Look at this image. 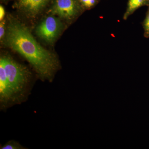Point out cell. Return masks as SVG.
Instances as JSON below:
<instances>
[{
    "label": "cell",
    "instance_id": "6da1fadb",
    "mask_svg": "<svg viewBox=\"0 0 149 149\" xmlns=\"http://www.w3.org/2000/svg\"><path fill=\"white\" fill-rule=\"evenodd\" d=\"M6 42L24 57L42 79L52 80L58 66L56 56L39 45L23 24L15 20L9 22Z\"/></svg>",
    "mask_w": 149,
    "mask_h": 149
},
{
    "label": "cell",
    "instance_id": "7a4b0ae2",
    "mask_svg": "<svg viewBox=\"0 0 149 149\" xmlns=\"http://www.w3.org/2000/svg\"><path fill=\"white\" fill-rule=\"evenodd\" d=\"M1 60L3 63L9 84L15 100L19 95H22L28 85L29 71L10 57H2Z\"/></svg>",
    "mask_w": 149,
    "mask_h": 149
},
{
    "label": "cell",
    "instance_id": "3957f363",
    "mask_svg": "<svg viewBox=\"0 0 149 149\" xmlns=\"http://www.w3.org/2000/svg\"><path fill=\"white\" fill-rule=\"evenodd\" d=\"M84 10L79 0H55L51 11L61 18L71 21Z\"/></svg>",
    "mask_w": 149,
    "mask_h": 149
},
{
    "label": "cell",
    "instance_id": "277c9868",
    "mask_svg": "<svg viewBox=\"0 0 149 149\" xmlns=\"http://www.w3.org/2000/svg\"><path fill=\"white\" fill-rule=\"evenodd\" d=\"M62 28L60 20L55 16H50L45 19L37 27L36 33L43 40L52 43L58 36Z\"/></svg>",
    "mask_w": 149,
    "mask_h": 149
},
{
    "label": "cell",
    "instance_id": "5b68a950",
    "mask_svg": "<svg viewBox=\"0 0 149 149\" xmlns=\"http://www.w3.org/2000/svg\"><path fill=\"white\" fill-rule=\"evenodd\" d=\"M0 100L1 103L14 102L13 93L9 84L2 61L0 59Z\"/></svg>",
    "mask_w": 149,
    "mask_h": 149
},
{
    "label": "cell",
    "instance_id": "8992f818",
    "mask_svg": "<svg viewBox=\"0 0 149 149\" xmlns=\"http://www.w3.org/2000/svg\"><path fill=\"white\" fill-rule=\"evenodd\" d=\"M49 0H18V4L25 12L35 15L42 10Z\"/></svg>",
    "mask_w": 149,
    "mask_h": 149
},
{
    "label": "cell",
    "instance_id": "52a82bcc",
    "mask_svg": "<svg viewBox=\"0 0 149 149\" xmlns=\"http://www.w3.org/2000/svg\"><path fill=\"white\" fill-rule=\"evenodd\" d=\"M149 0H128L127 8L123 15V19L126 20L136 10L144 6H148Z\"/></svg>",
    "mask_w": 149,
    "mask_h": 149
},
{
    "label": "cell",
    "instance_id": "ba28073f",
    "mask_svg": "<svg viewBox=\"0 0 149 149\" xmlns=\"http://www.w3.org/2000/svg\"><path fill=\"white\" fill-rule=\"evenodd\" d=\"M144 29V36L145 38H149V10L148 9L146 16L142 23Z\"/></svg>",
    "mask_w": 149,
    "mask_h": 149
},
{
    "label": "cell",
    "instance_id": "9c48e42d",
    "mask_svg": "<svg viewBox=\"0 0 149 149\" xmlns=\"http://www.w3.org/2000/svg\"><path fill=\"white\" fill-rule=\"evenodd\" d=\"M84 9H90L97 5L100 0H79Z\"/></svg>",
    "mask_w": 149,
    "mask_h": 149
},
{
    "label": "cell",
    "instance_id": "30bf717a",
    "mask_svg": "<svg viewBox=\"0 0 149 149\" xmlns=\"http://www.w3.org/2000/svg\"><path fill=\"white\" fill-rule=\"evenodd\" d=\"M2 149H22V146L14 141H10L1 147Z\"/></svg>",
    "mask_w": 149,
    "mask_h": 149
},
{
    "label": "cell",
    "instance_id": "8fae6325",
    "mask_svg": "<svg viewBox=\"0 0 149 149\" xmlns=\"http://www.w3.org/2000/svg\"><path fill=\"white\" fill-rule=\"evenodd\" d=\"M5 22L1 21L0 24V38H2L4 35L5 33Z\"/></svg>",
    "mask_w": 149,
    "mask_h": 149
},
{
    "label": "cell",
    "instance_id": "7c38bea8",
    "mask_svg": "<svg viewBox=\"0 0 149 149\" xmlns=\"http://www.w3.org/2000/svg\"><path fill=\"white\" fill-rule=\"evenodd\" d=\"M5 14V12L3 7L2 6H0V20L2 21Z\"/></svg>",
    "mask_w": 149,
    "mask_h": 149
},
{
    "label": "cell",
    "instance_id": "4fadbf2b",
    "mask_svg": "<svg viewBox=\"0 0 149 149\" xmlns=\"http://www.w3.org/2000/svg\"><path fill=\"white\" fill-rule=\"evenodd\" d=\"M148 9H149V4H148Z\"/></svg>",
    "mask_w": 149,
    "mask_h": 149
}]
</instances>
